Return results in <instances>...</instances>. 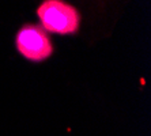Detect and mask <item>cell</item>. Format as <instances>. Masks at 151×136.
<instances>
[{
  "label": "cell",
  "mask_w": 151,
  "mask_h": 136,
  "mask_svg": "<svg viewBox=\"0 0 151 136\" xmlns=\"http://www.w3.org/2000/svg\"><path fill=\"white\" fill-rule=\"evenodd\" d=\"M38 17L48 32L72 34L79 27V14L61 0H46L40 6Z\"/></svg>",
  "instance_id": "cell-1"
},
{
  "label": "cell",
  "mask_w": 151,
  "mask_h": 136,
  "mask_svg": "<svg viewBox=\"0 0 151 136\" xmlns=\"http://www.w3.org/2000/svg\"><path fill=\"white\" fill-rule=\"evenodd\" d=\"M17 46L22 56L32 61H42L53 52L48 35L37 26L22 27L17 35Z\"/></svg>",
  "instance_id": "cell-2"
}]
</instances>
